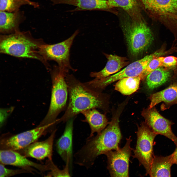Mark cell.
<instances>
[{
  "instance_id": "1",
  "label": "cell",
  "mask_w": 177,
  "mask_h": 177,
  "mask_svg": "<svg viewBox=\"0 0 177 177\" xmlns=\"http://www.w3.org/2000/svg\"><path fill=\"white\" fill-rule=\"evenodd\" d=\"M120 112L118 111L108 126L101 132L87 138L85 145L74 155L75 164L89 168L97 156L119 148L122 137L119 125Z\"/></svg>"
},
{
  "instance_id": "2",
  "label": "cell",
  "mask_w": 177,
  "mask_h": 177,
  "mask_svg": "<svg viewBox=\"0 0 177 177\" xmlns=\"http://www.w3.org/2000/svg\"><path fill=\"white\" fill-rule=\"evenodd\" d=\"M65 79L68 87L69 102L63 115L57 119L58 124L67 122L83 111L103 108L104 101L100 93L89 88L72 74L68 73Z\"/></svg>"
},
{
  "instance_id": "3",
  "label": "cell",
  "mask_w": 177,
  "mask_h": 177,
  "mask_svg": "<svg viewBox=\"0 0 177 177\" xmlns=\"http://www.w3.org/2000/svg\"><path fill=\"white\" fill-rule=\"evenodd\" d=\"M30 33L19 31L2 36L0 52L17 57L44 59L39 52L42 44L30 38Z\"/></svg>"
},
{
  "instance_id": "4",
  "label": "cell",
  "mask_w": 177,
  "mask_h": 177,
  "mask_svg": "<svg viewBox=\"0 0 177 177\" xmlns=\"http://www.w3.org/2000/svg\"><path fill=\"white\" fill-rule=\"evenodd\" d=\"M68 73L60 70L58 66L55 67L52 71L50 105L47 114L39 125L52 124L55 126L57 124L58 116L66 107L68 92L65 77Z\"/></svg>"
},
{
  "instance_id": "5",
  "label": "cell",
  "mask_w": 177,
  "mask_h": 177,
  "mask_svg": "<svg viewBox=\"0 0 177 177\" xmlns=\"http://www.w3.org/2000/svg\"><path fill=\"white\" fill-rule=\"evenodd\" d=\"M130 18L123 21L122 26L130 52L132 55L136 56L148 48L154 37L143 18L136 20Z\"/></svg>"
},
{
  "instance_id": "6",
  "label": "cell",
  "mask_w": 177,
  "mask_h": 177,
  "mask_svg": "<svg viewBox=\"0 0 177 177\" xmlns=\"http://www.w3.org/2000/svg\"><path fill=\"white\" fill-rule=\"evenodd\" d=\"M164 54L163 50L161 49L158 50L131 63L114 75L104 78L99 79H94L88 82L87 85L90 89L99 92L107 86L117 81L124 78L139 76L152 59Z\"/></svg>"
},
{
  "instance_id": "7",
  "label": "cell",
  "mask_w": 177,
  "mask_h": 177,
  "mask_svg": "<svg viewBox=\"0 0 177 177\" xmlns=\"http://www.w3.org/2000/svg\"><path fill=\"white\" fill-rule=\"evenodd\" d=\"M78 32V30H76L69 38L58 43L42 44L39 51L40 55L45 60L56 61L61 71L67 73L70 70L75 71L76 70L70 64V52L74 40Z\"/></svg>"
},
{
  "instance_id": "8",
  "label": "cell",
  "mask_w": 177,
  "mask_h": 177,
  "mask_svg": "<svg viewBox=\"0 0 177 177\" xmlns=\"http://www.w3.org/2000/svg\"><path fill=\"white\" fill-rule=\"evenodd\" d=\"M137 134L136 144L135 149H133V157L138 159L145 169L146 174H149L154 156V141L157 134L144 122L138 126Z\"/></svg>"
},
{
  "instance_id": "9",
  "label": "cell",
  "mask_w": 177,
  "mask_h": 177,
  "mask_svg": "<svg viewBox=\"0 0 177 177\" xmlns=\"http://www.w3.org/2000/svg\"><path fill=\"white\" fill-rule=\"evenodd\" d=\"M131 136L126 139L124 147L118 149L109 151L105 155L107 159V168L112 177L129 176V163L131 151Z\"/></svg>"
},
{
  "instance_id": "10",
  "label": "cell",
  "mask_w": 177,
  "mask_h": 177,
  "mask_svg": "<svg viewBox=\"0 0 177 177\" xmlns=\"http://www.w3.org/2000/svg\"><path fill=\"white\" fill-rule=\"evenodd\" d=\"M54 126L52 124L39 125L32 129L12 136L2 141V148L14 151L23 149L36 141L46 130Z\"/></svg>"
},
{
  "instance_id": "11",
  "label": "cell",
  "mask_w": 177,
  "mask_h": 177,
  "mask_svg": "<svg viewBox=\"0 0 177 177\" xmlns=\"http://www.w3.org/2000/svg\"><path fill=\"white\" fill-rule=\"evenodd\" d=\"M142 115L145 123L154 133L168 138L177 147V137L171 129L172 122L161 115L155 108L144 109Z\"/></svg>"
},
{
  "instance_id": "12",
  "label": "cell",
  "mask_w": 177,
  "mask_h": 177,
  "mask_svg": "<svg viewBox=\"0 0 177 177\" xmlns=\"http://www.w3.org/2000/svg\"><path fill=\"white\" fill-rule=\"evenodd\" d=\"M142 8L149 14L169 16H177V0H140Z\"/></svg>"
},
{
  "instance_id": "13",
  "label": "cell",
  "mask_w": 177,
  "mask_h": 177,
  "mask_svg": "<svg viewBox=\"0 0 177 177\" xmlns=\"http://www.w3.org/2000/svg\"><path fill=\"white\" fill-rule=\"evenodd\" d=\"M74 118L68 120L64 133L56 143L57 152L66 163L68 162L70 169L73 160V136Z\"/></svg>"
},
{
  "instance_id": "14",
  "label": "cell",
  "mask_w": 177,
  "mask_h": 177,
  "mask_svg": "<svg viewBox=\"0 0 177 177\" xmlns=\"http://www.w3.org/2000/svg\"><path fill=\"white\" fill-rule=\"evenodd\" d=\"M0 161V163L4 165H13L26 169L32 167L41 172L49 170L47 165H43L34 162L15 151L12 150H1Z\"/></svg>"
},
{
  "instance_id": "15",
  "label": "cell",
  "mask_w": 177,
  "mask_h": 177,
  "mask_svg": "<svg viewBox=\"0 0 177 177\" xmlns=\"http://www.w3.org/2000/svg\"><path fill=\"white\" fill-rule=\"evenodd\" d=\"M56 131V129L54 130L46 140L32 143L23 149L24 155L38 160L46 158L52 160L53 141Z\"/></svg>"
},
{
  "instance_id": "16",
  "label": "cell",
  "mask_w": 177,
  "mask_h": 177,
  "mask_svg": "<svg viewBox=\"0 0 177 177\" xmlns=\"http://www.w3.org/2000/svg\"><path fill=\"white\" fill-rule=\"evenodd\" d=\"M24 12L19 10L13 12L0 11V32L11 34L19 31V26L26 19Z\"/></svg>"
},
{
  "instance_id": "17",
  "label": "cell",
  "mask_w": 177,
  "mask_h": 177,
  "mask_svg": "<svg viewBox=\"0 0 177 177\" xmlns=\"http://www.w3.org/2000/svg\"><path fill=\"white\" fill-rule=\"evenodd\" d=\"M52 4H65L76 7L71 12L93 10H106L113 8L106 0H51Z\"/></svg>"
},
{
  "instance_id": "18",
  "label": "cell",
  "mask_w": 177,
  "mask_h": 177,
  "mask_svg": "<svg viewBox=\"0 0 177 177\" xmlns=\"http://www.w3.org/2000/svg\"><path fill=\"white\" fill-rule=\"evenodd\" d=\"M107 61L104 67L101 71L92 72L90 74L91 77L95 79L105 78L119 71L129 63L126 57L116 55L104 54Z\"/></svg>"
},
{
  "instance_id": "19",
  "label": "cell",
  "mask_w": 177,
  "mask_h": 177,
  "mask_svg": "<svg viewBox=\"0 0 177 177\" xmlns=\"http://www.w3.org/2000/svg\"><path fill=\"white\" fill-rule=\"evenodd\" d=\"M81 113L85 118L82 121L88 123L89 125L91 130L89 137L93 136L95 133H100L109 123L106 116L96 108L83 111Z\"/></svg>"
},
{
  "instance_id": "20",
  "label": "cell",
  "mask_w": 177,
  "mask_h": 177,
  "mask_svg": "<svg viewBox=\"0 0 177 177\" xmlns=\"http://www.w3.org/2000/svg\"><path fill=\"white\" fill-rule=\"evenodd\" d=\"M171 154L165 157L154 156L149 175L150 177H170L174 164Z\"/></svg>"
},
{
  "instance_id": "21",
  "label": "cell",
  "mask_w": 177,
  "mask_h": 177,
  "mask_svg": "<svg viewBox=\"0 0 177 177\" xmlns=\"http://www.w3.org/2000/svg\"><path fill=\"white\" fill-rule=\"evenodd\" d=\"M113 8L118 7L123 10L132 19L142 18V8L140 0H106Z\"/></svg>"
},
{
  "instance_id": "22",
  "label": "cell",
  "mask_w": 177,
  "mask_h": 177,
  "mask_svg": "<svg viewBox=\"0 0 177 177\" xmlns=\"http://www.w3.org/2000/svg\"><path fill=\"white\" fill-rule=\"evenodd\" d=\"M169 69L160 67L152 72L146 77V82L148 88L152 90L167 81L171 76Z\"/></svg>"
},
{
  "instance_id": "23",
  "label": "cell",
  "mask_w": 177,
  "mask_h": 177,
  "mask_svg": "<svg viewBox=\"0 0 177 177\" xmlns=\"http://www.w3.org/2000/svg\"><path fill=\"white\" fill-rule=\"evenodd\" d=\"M150 98L149 108L162 102L170 103L174 102L177 98V84L171 85L162 91L151 95Z\"/></svg>"
},
{
  "instance_id": "24",
  "label": "cell",
  "mask_w": 177,
  "mask_h": 177,
  "mask_svg": "<svg viewBox=\"0 0 177 177\" xmlns=\"http://www.w3.org/2000/svg\"><path fill=\"white\" fill-rule=\"evenodd\" d=\"M141 80L139 75L122 78L115 84V89L123 95H130L138 89Z\"/></svg>"
},
{
  "instance_id": "25",
  "label": "cell",
  "mask_w": 177,
  "mask_h": 177,
  "mask_svg": "<svg viewBox=\"0 0 177 177\" xmlns=\"http://www.w3.org/2000/svg\"><path fill=\"white\" fill-rule=\"evenodd\" d=\"M25 5L35 8L40 6L38 2L30 0H0V11L14 12L20 10L21 6Z\"/></svg>"
},
{
  "instance_id": "26",
  "label": "cell",
  "mask_w": 177,
  "mask_h": 177,
  "mask_svg": "<svg viewBox=\"0 0 177 177\" xmlns=\"http://www.w3.org/2000/svg\"><path fill=\"white\" fill-rule=\"evenodd\" d=\"M49 170L51 171L48 175L49 176L54 177H70L71 176L70 171L71 170L68 163H66L64 168L62 170L59 169L53 163L52 160L49 159L47 162Z\"/></svg>"
},
{
  "instance_id": "27",
  "label": "cell",
  "mask_w": 177,
  "mask_h": 177,
  "mask_svg": "<svg viewBox=\"0 0 177 177\" xmlns=\"http://www.w3.org/2000/svg\"><path fill=\"white\" fill-rule=\"evenodd\" d=\"M163 57H159L152 59L143 72L139 75L141 80L145 79L150 73L159 67H161Z\"/></svg>"
},
{
  "instance_id": "28",
  "label": "cell",
  "mask_w": 177,
  "mask_h": 177,
  "mask_svg": "<svg viewBox=\"0 0 177 177\" xmlns=\"http://www.w3.org/2000/svg\"><path fill=\"white\" fill-rule=\"evenodd\" d=\"M26 168L22 169L14 170L7 168L0 163V177H5L12 176L17 174L26 172L28 171Z\"/></svg>"
},
{
  "instance_id": "29",
  "label": "cell",
  "mask_w": 177,
  "mask_h": 177,
  "mask_svg": "<svg viewBox=\"0 0 177 177\" xmlns=\"http://www.w3.org/2000/svg\"><path fill=\"white\" fill-rule=\"evenodd\" d=\"M177 65V57L172 56L163 57L161 67L169 69Z\"/></svg>"
},
{
  "instance_id": "30",
  "label": "cell",
  "mask_w": 177,
  "mask_h": 177,
  "mask_svg": "<svg viewBox=\"0 0 177 177\" xmlns=\"http://www.w3.org/2000/svg\"><path fill=\"white\" fill-rule=\"evenodd\" d=\"M14 108L11 107L8 108H1L0 109V127H1L5 121L13 111Z\"/></svg>"
},
{
  "instance_id": "31",
  "label": "cell",
  "mask_w": 177,
  "mask_h": 177,
  "mask_svg": "<svg viewBox=\"0 0 177 177\" xmlns=\"http://www.w3.org/2000/svg\"><path fill=\"white\" fill-rule=\"evenodd\" d=\"M173 153L171 154L174 164H177V147Z\"/></svg>"
},
{
  "instance_id": "32",
  "label": "cell",
  "mask_w": 177,
  "mask_h": 177,
  "mask_svg": "<svg viewBox=\"0 0 177 177\" xmlns=\"http://www.w3.org/2000/svg\"><path fill=\"white\" fill-rule=\"evenodd\" d=\"M175 19H177V16L176 17H175Z\"/></svg>"
},
{
  "instance_id": "33",
  "label": "cell",
  "mask_w": 177,
  "mask_h": 177,
  "mask_svg": "<svg viewBox=\"0 0 177 177\" xmlns=\"http://www.w3.org/2000/svg\"></svg>"
}]
</instances>
